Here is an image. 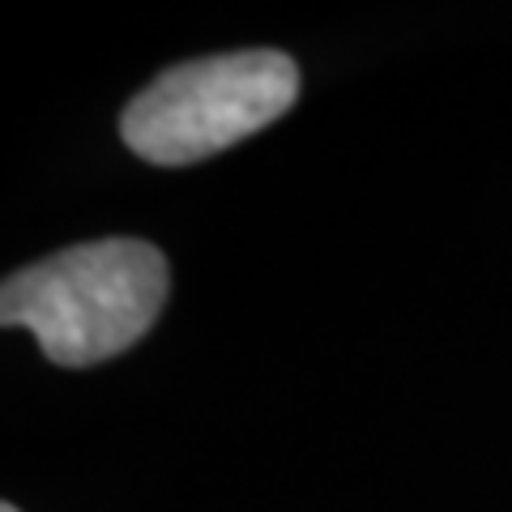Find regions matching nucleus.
I'll return each mask as SVG.
<instances>
[{
  "instance_id": "f257e3e1",
  "label": "nucleus",
  "mask_w": 512,
  "mask_h": 512,
  "mask_svg": "<svg viewBox=\"0 0 512 512\" xmlns=\"http://www.w3.org/2000/svg\"><path fill=\"white\" fill-rule=\"evenodd\" d=\"M171 291L167 256L146 239H94L5 278L0 320L30 329L60 367H94L141 342Z\"/></svg>"
},
{
  "instance_id": "f03ea898",
  "label": "nucleus",
  "mask_w": 512,
  "mask_h": 512,
  "mask_svg": "<svg viewBox=\"0 0 512 512\" xmlns=\"http://www.w3.org/2000/svg\"><path fill=\"white\" fill-rule=\"evenodd\" d=\"M299 99V69L286 52L252 47L184 60L158 73L124 107L128 150L158 167L201 163L274 124Z\"/></svg>"
},
{
  "instance_id": "7ed1b4c3",
  "label": "nucleus",
  "mask_w": 512,
  "mask_h": 512,
  "mask_svg": "<svg viewBox=\"0 0 512 512\" xmlns=\"http://www.w3.org/2000/svg\"><path fill=\"white\" fill-rule=\"evenodd\" d=\"M0 512H18V504H5V508H0Z\"/></svg>"
}]
</instances>
